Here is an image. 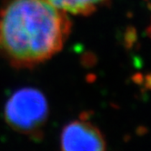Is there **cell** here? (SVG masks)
Wrapping results in <instances>:
<instances>
[{"mask_svg": "<svg viewBox=\"0 0 151 151\" xmlns=\"http://www.w3.org/2000/svg\"><path fill=\"white\" fill-rule=\"evenodd\" d=\"M72 23L47 0H6L0 8V55L12 67L31 68L59 53Z\"/></svg>", "mask_w": 151, "mask_h": 151, "instance_id": "6da1fadb", "label": "cell"}, {"mask_svg": "<svg viewBox=\"0 0 151 151\" xmlns=\"http://www.w3.org/2000/svg\"><path fill=\"white\" fill-rule=\"evenodd\" d=\"M4 116L16 132L33 139H40L48 118L47 98L35 88L15 91L6 103Z\"/></svg>", "mask_w": 151, "mask_h": 151, "instance_id": "7a4b0ae2", "label": "cell"}, {"mask_svg": "<svg viewBox=\"0 0 151 151\" xmlns=\"http://www.w3.org/2000/svg\"><path fill=\"white\" fill-rule=\"evenodd\" d=\"M61 151H106L101 131L85 120H75L63 128L60 137Z\"/></svg>", "mask_w": 151, "mask_h": 151, "instance_id": "3957f363", "label": "cell"}, {"mask_svg": "<svg viewBox=\"0 0 151 151\" xmlns=\"http://www.w3.org/2000/svg\"><path fill=\"white\" fill-rule=\"evenodd\" d=\"M54 6L67 14L88 16L95 12L106 0H47Z\"/></svg>", "mask_w": 151, "mask_h": 151, "instance_id": "277c9868", "label": "cell"}, {"mask_svg": "<svg viewBox=\"0 0 151 151\" xmlns=\"http://www.w3.org/2000/svg\"><path fill=\"white\" fill-rule=\"evenodd\" d=\"M148 35L151 37V22H150V25H149V27H148Z\"/></svg>", "mask_w": 151, "mask_h": 151, "instance_id": "5b68a950", "label": "cell"}]
</instances>
